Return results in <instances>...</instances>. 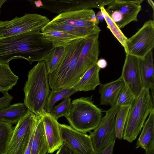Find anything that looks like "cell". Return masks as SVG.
<instances>
[{
    "label": "cell",
    "mask_w": 154,
    "mask_h": 154,
    "mask_svg": "<svg viewBox=\"0 0 154 154\" xmlns=\"http://www.w3.org/2000/svg\"><path fill=\"white\" fill-rule=\"evenodd\" d=\"M54 48L38 30L0 39V63L8 64L17 59H25L30 64L44 61Z\"/></svg>",
    "instance_id": "1"
},
{
    "label": "cell",
    "mask_w": 154,
    "mask_h": 154,
    "mask_svg": "<svg viewBox=\"0 0 154 154\" xmlns=\"http://www.w3.org/2000/svg\"><path fill=\"white\" fill-rule=\"evenodd\" d=\"M45 62L42 61L29 72L23 88L24 104L36 116L45 113L44 108L51 91Z\"/></svg>",
    "instance_id": "2"
},
{
    "label": "cell",
    "mask_w": 154,
    "mask_h": 154,
    "mask_svg": "<svg viewBox=\"0 0 154 154\" xmlns=\"http://www.w3.org/2000/svg\"><path fill=\"white\" fill-rule=\"evenodd\" d=\"M92 100V96L73 100L69 114L65 117L71 127L84 133L95 129L102 118L103 111Z\"/></svg>",
    "instance_id": "3"
},
{
    "label": "cell",
    "mask_w": 154,
    "mask_h": 154,
    "mask_svg": "<svg viewBox=\"0 0 154 154\" xmlns=\"http://www.w3.org/2000/svg\"><path fill=\"white\" fill-rule=\"evenodd\" d=\"M85 40V38L76 39L65 47L58 67L48 75L49 84L52 91L72 87L74 72Z\"/></svg>",
    "instance_id": "4"
},
{
    "label": "cell",
    "mask_w": 154,
    "mask_h": 154,
    "mask_svg": "<svg viewBox=\"0 0 154 154\" xmlns=\"http://www.w3.org/2000/svg\"><path fill=\"white\" fill-rule=\"evenodd\" d=\"M153 109L154 100L149 90L143 88L130 106L123 133L124 140L131 143L136 139L147 117Z\"/></svg>",
    "instance_id": "5"
},
{
    "label": "cell",
    "mask_w": 154,
    "mask_h": 154,
    "mask_svg": "<svg viewBox=\"0 0 154 154\" xmlns=\"http://www.w3.org/2000/svg\"><path fill=\"white\" fill-rule=\"evenodd\" d=\"M49 19L40 14H26L8 21H0V39L33 31H41Z\"/></svg>",
    "instance_id": "6"
},
{
    "label": "cell",
    "mask_w": 154,
    "mask_h": 154,
    "mask_svg": "<svg viewBox=\"0 0 154 154\" xmlns=\"http://www.w3.org/2000/svg\"><path fill=\"white\" fill-rule=\"evenodd\" d=\"M36 115L29 109L14 127L7 154H24L34 131Z\"/></svg>",
    "instance_id": "7"
},
{
    "label": "cell",
    "mask_w": 154,
    "mask_h": 154,
    "mask_svg": "<svg viewBox=\"0 0 154 154\" xmlns=\"http://www.w3.org/2000/svg\"><path fill=\"white\" fill-rule=\"evenodd\" d=\"M50 22L66 24L83 29L91 35H99L101 31L94 11L91 9L64 12L60 14Z\"/></svg>",
    "instance_id": "8"
},
{
    "label": "cell",
    "mask_w": 154,
    "mask_h": 154,
    "mask_svg": "<svg viewBox=\"0 0 154 154\" xmlns=\"http://www.w3.org/2000/svg\"><path fill=\"white\" fill-rule=\"evenodd\" d=\"M120 108L116 104L105 111V115L98 126L89 132L95 152L103 149L116 140L115 117Z\"/></svg>",
    "instance_id": "9"
},
{
    "label": "cell",
    "mask_w": 154,
    "mask_h": 154,
    "mask_svg": "<svg viewBox=\"0 0 154 154\" xmlns=\"http://www.w3.org/2000/svg\"><path fill=\"white\" fill-rule=\"evenodd\" d=\"M154 47V21H146L142 27L128 38L125 50L126 54L142 58Z\"/></svg>",
    "instance_id": "10"
},
{
    "label": "cell",
    "mask_w": 154,
    "mask_h": 154,
    "mask_svg": "<svg viewBox=\"0 0 154 154\" xmlns=\"http://www.w3.org/2000/svg\"><path fill=\"white\" fill-rule=\"evenodd\" d=\"M99 35L85 38L73 75L72 83L73 87L88 69L96 64L99 55Z\"/></svg>",
    "instance_id": "11"
},
{
    "label": "cell",
    "mask_w": 154,
    "mask_h": 154,
    "mask_svg": "<svg viewBox=\"0 0 154 154\" xmlns=\"http://www.w3.org/2000/svg\"><path fill=\"white\" fill-rule=\"evenodd\" d=\"M112 0H48L42 1L43 5L40 8L52 13H62L97 8L108 5Z\"/></svg>",
    "instance_id": "12"
},
{
    "label": "cell",
    "mask_w": 154,
    "mask_h": 154,
    "mask_svg": "<svg viewBox=\"0 0 154 154\" xmlns=\"http://www.w3.org/2000/svg\"><path fill=\"white\" fill-rule=\"evenodd\" d=\"M62 138L79 154H94L95 151L89 135L79 132L71 126L59 123Z\"/></svg>",
    "instance_id": "13"
},
{
    "label": "cell",
    "mask_w": 154,
    "mask_h": 154,
    "mask_svg": "<svg viewBox=\"0 0 154 154\" xmlns=\"http://www.w3.org/2000/svg\"><path fill=\"white\" fill-rule=\"evenodd\" d=\"M140 58L126 54V58L120 77L135 98L143 89L140 75Z\"/></svg>",
    "instance_id": "14"
},
{
    "label": "cell",
    "mask_w": 154,
    "mask_h": 154,
    "mask_svg": "<svg viewBox=\"0 0 154 154\" xmlns=\"http://www.w3.org/2000/svg\"><path fill=\"white\" fill-rule=\"evenodd\" d=\"M143 1L112 0L105 9L106 11H116L120 13L122 17L120 29L131 22L137 21V15L141 8L140 4Z\"/></svg>",
    "instance_id": "15"
},
{
    "label": "cell",
    "mask_w": 154,
    "mask_h": 154,
    "mask_svg": "<svg viewBox=\"0 0 154 154\" xmlns=\"http://www.w3.org/2000/svg\"><path fill=\"white\" fill-rule=\"evenodd\" d=\"M49 149L48 153H52L58 149L63 143L61 137L59 123L49 113L42 116Z\"/></svg>",
    "instance_id": "16"
},
{
    "label": "cell",
    "mask_w": 154,
    "mask_h": 154,
    "mask_svg": "<svg viewBox=\"0 0 154 154\" xmlns=\"http://www.w3.org/2000/svg\"><path fill=\"white\" fill-rule=\"evenodd\" d=\"M122 79H119L109 83L99 85L100 105H109L111 106L116 104L119 92L124 85Z\"/></svg>",
    "instance_id": "17"
},
{
    "label": "cell",
    "mask_w": 154,
    "mask_h": 154,
    "mask_svg": "<svg viewBox=\"0 0 154 154\" xmlns=\"http://www.w3.org/2000/svg\"><path fill=\"white\" fill-rule=\"evenodd\" d=\"M140 75L143 88L151 89L154 100V69L152 50L142 58H140Z\"/></svg>",
    "instance_id": "18"
},
{
    "label": "cell",
    "mask_w": 154,
    "mask_h": 154,
    "mask_svg": "<svg viewBox=\"0 0 154 154\" xmlns=\"http://www.w3.org/2000/svg\"><path fill=\"white\" fill-rule=\"evenodd\" d=\"M49 149L42 116H36L31 154H46Z\"/></svg>",
    "instance_id": "19"
},
{
    "label": "cell",
    "mask_w": 154,
    "mask_h": 154,
    "mask_svg": "<svg viewBox=\"0 0 154 154\" xmlns=\"http://www.w3.org/2000/svg\"><path fill=\"white\" fill-rule=\"evenodd\" d=\"M136 148L141 147L147 152L154 147V109L149 113L137 140Z\"/></svg>",
    "instance_id": "20"
},
{
    "label": "cell",
    "mask_w": 154,
    "mask_h": 154,
    "mask_svg": "<svg viewBox=\"0 0 154 154\" xmlns=\"http://www.w3.org/2000/svg\"><path fill=\"white\" fill-rule=\"evenodd\" d=\"M100 69L96 64L87 70L73 87L78 91H87L94 90L100 83L99 76Z\"/></svg>",
    "instance_id": "21"
},
{
    "label": "cell",
    "mask_w": 154,
    "mask_h": 154,
    "mask_svg": "<svg viewBox=\"0 0 154 154\" xmlns=\"http://www.w3.org/2000/svg\"><path fill=\"white\" fill-rule=\"evenodd\" d=\"M28 110L24 103L10 105L0 109V121L16 124Z\"/></svg>",
    "instance_id": "22"
},
{
    "label": "cell",
    "mask_w": 154,
    "mask_h": 154,
    "mask_svg": "<svg viewBox=\"0 0 154 154\" xmlns=\"http://www.w3.org/2000/svg\"><path fill=\"white\" fill-rule=\"evenodd\" d=\"M44 37L52 44L54 48L66 47L79 37L59 31L53 30L42 32Z\"/></svg>",
    "instance_id": "23"
},
{
    "label": "cell",
    "mask_w": 154,
    "mask_h": 154,
    "mask_svg": "<svg viewBox=\"0 0 154 154\" xmlns=\"http://www.w3.org/2000/svg\"><path fill=\"white\" fill-rule=\"evenodd\" d=\"M18 78L12 72L9 64L0 63V92L3 93L11 89Z\"/></svg>",
    "instance_id": "24"
},
{
    "label": "cell",
    "mask_w": 154,
    "mask_h": 154,
    "mask_svg": "<svg viewBox=\"0 0 154 154\" xmlns=\"http://www.w3.org/2000/svg\"><path fill=\"white\" fill-rule=\"evenodd\" d=\"M77 91L73 87L51 91L44 108L45 112L49 113L57 102L62 99L69 97Z\"/></svg>",
    "instance_id": "25"
},
{
    "label": "cell",
    "mask_w": 154,
    "mask_h": 154,
    "mask_svg": "<svg viewBox=\"0 0 154 154\" xmlns=\"http://www.w3.org/2000/svg\"><path fill=\"white\" fill-rule=\"evenodd\" d=\"M65 47L54 48L45 58V62L48 75L54 72L58 67L63 57Z\"/></svg>",
    "instance_id": "26"
},
{
    "label": "cell",
    "mask_w": 154,
    "mask_h": 154,
    "mask_svg": "<svg viewBox=\"0 0 154 154\" xmlns=\"http://www.w3.org/2000/svg\"><path fill=\"white\" fill-rule=\"evenodd\" d=\"M14 127L12 124L0 121V154H7Z\"/></svg>",
    "instance_id": "27"
},
{
    "label": "cell",
    "mask_w": 154,
    "mask_h": 154,
    "mask_svg": "<svg viewBox=\"0 0 154 154\" xmlns=\"http://www.w3.org/2000/svg\"><path fill=\"white\" fill-rule=\"evenodd\" d=\"M100 9L107 23V28L110 29L125 49L128 38L123 34L117 24L111 19L104 7H101Z\"/></svg>",
    "instance_id": "28"
},
{
    "label": "cell",
    "mask_w": 154,
    "mask_h": 154,
    "mask_svg": "<svg viewBox=\"0 0 154 154\" xmlns=\"http://www.w3.org/2000/svg\"><path fill=\"white\" fill-rule=\"evenodd\" d=\"M130 106L120 107L116 114L115 121V131L116 137L121 139L123 133L126 121Z\"/></svg>",
    "instance_id": "29"
},
{
    "label": "cell",
    "mask_w": 154,
    "mask_h": 154,
    "mask_svg": "<svg viewBox=\"0 0 154 154\" xmlns=\"http://www.w3.org/2000/svg\"><path fill=\"white\" fill-rule=\"evenodd\" d=\"M71 100L69 97L63 99L60 103L52 108L49 113L50 115L57 121L60 117H66L69 114L71 108Z\"/></svg>",
    "instance_id": "30"
},
{
    "label": "cell",
    "mask_w": 154,
    "mask_h": 154,
    "mask_svg": "<svg viewBox=\"0 0 154 154\" xmlns=\"http://www.w3.org/2000/svg\"><path fill=\"white\" fill-rule=\"evenodd\" d=\"M134 98L128 88L124 84L119 93L116 104L120 107L130 106Z\"/></svg>",
    "instance_id": "31"
},
{
    "label": "cell",
    "mask_w": 154,
    "mask_h": 154,
    "mask_svg": "<svg viewBox=\"0 0 154 154\" xmlns=\"http://www.w3.org/2000/svg\"><path fill=\"white\" fill-rule=\"evenodd\" d=\"M3 93V96L0 98V109L10 105L13 98L12 96L8 93V91Z\"/></svg>",
    "instance_id": "32"
},
{
    "label": "cell",
    "mask_w": 154,
    "mask_h": 154,
    "mask_svg": "<svg viewBox=\"0 0 154 154\" xmlns=\"http://www.w3.org/2000/svg\"><path fill=\"white\" fill-rule=\"evenodd\" d=\"M56 154H79L71 148L65 142L58 149Z\"/></svg>",
    "instance_id": "33"
},
{
    "label": "cell",
    "mask_w": 154,
    "mask_h": 154,
    "mask_svg": "<svg viewBox=\"0 0 154 154\" xmlns=\"http://www.w3.org/2000/svg\"><path fill=\"white\" fill-rule=\"evenodd\" d=\"M115 141L116 140H114L103 149L98 152H95L94 154H113Z\"/></svg>",
    "instance_id": "34"
},
{
    "label": "cell",
    "mask_w": 154,
    "mask_h": 154,
    "mask_svg": "<svg viewBox=\"0 0 154 154\" xmlns=\"http://www.w3.org/2000/svg\"><path fill=\"white\" fill-rule=\"evenodd\" d=\"M96 64L98 66L100 69L105 68L107 65V63L106 60L103 58L98 60Z\"/></svg>",
    "instance_id": "35"
},
{
    "label": "cell",
    "mask_w": 154,
    "mask_h": 154,
    "mask_svg": "<svg viewBox=\"0 0 154 154\" xmlns=\"http://www.w3.org/2000/svg\"><path fill=\"white\" fill-rule=\"evenodd\" d=\"M97 19L99 23H101L105 19L100 11H99L96 15Z\"/></svg>",
    "instance_id": "36"
},
{
    "label": "cell",
    "mask_w": 154,
    "mask_h": 154,
    "mask_svg": "<svg viewBox=\"0 0 154 154\" xmlns=\"http://www.w3.org/2000/svg\"><path fill=\"white\" fill-rule=\"evenodd\" d=\"M34 4L37 8H40L43 5L42 1L40 0L35 1L34 2Z\"/></svg>",
    "instance_id": "37"
},
{
    "label": "cell",
    "mask_w": 154,
    "mask_h": 154,
    "mask_svg": "<svg viewBox=\"0 0 154 154\" xmlns=\"http://www.w3.org/2000/svg\"><path fill=\"white\" fill-rule=\"evenodd\" d=\"M147 2L149 4V5L151 6L152 7L153 11V15H154V2L152 0H147Z\"/></svg>",
    "instance_id": "38"
},
{
    "label": "cell",
    "mask_w": 154,
    "mask_h": 154,
    "mask_svg": "<svg viewBox=\"0 0 154 154\" xmlns=\"http://www.w3.org/2000/svg\"><path fill=\"white\" fill-rule=\"evenodd\" d=\"M146 153V154H154V147H152Z\"/></svg>",
    "instance_id": "39"
},
{
    "label": "cell",
    "mask_w": 154,
    "mask_h": 154,
    "mask_svg": "<svg viewBox=\"0 0 154 154\" xmlns=\"http://www.w3.org/2000/svg\"><path fill=\"white\" fill-rule=\"evenodd\" d=\"M7 1V0H0V14L1 12V8L3 4Z\"/></svg>",
    "instance_id": "40"
},
{
    "label": "cell",
    "mask_w": 154,
    "mask_h": 154,
    "mask_svg": "<svg viewBox=\"0 0 154 154\" xmlns=\"http://www.w3.org/2000/svg\"></svg>",
    "instance_id": "41"
}]
</instances>
